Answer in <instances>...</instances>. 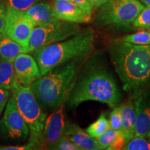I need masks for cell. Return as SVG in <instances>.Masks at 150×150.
<instances>
[{
  "mask_svg": "<svg viewBox=\"0 0 150 150\" xmlns=\"http://www.w3.org/2000/svg\"><path fill=\"white\" fill-rule=\"evenodd\" d=\"M114 109L110 113L109 116V127L110 129L122 131V121L119 106L113 108Z\"/></svg>",
  "mask_w": 150,
  "mask_h": 150,
  "instance_id": "cell-26",
  "label": "cell"
},
{
  "mask_svg": "<svg viewBox=\"0 0 150 150\" xmlns=\"http://www.w3.org/2000/svg\"><path fill=\"white\" fill-rule=\"evenodd\" d=\"M22 53H27V50L6 33H0V58L13 61L17 56Z\"/></svg>",
  "mask_w": 150,
  "mask_h": 150,
  "instance_id": "cell-17",
  "label": "cell"
},
{
  "mask_svg": "<svg viewBox=\"0 0 150 150\" xmlns=\"http://www.w3.org/2000/svg\"><path fill=\"white\" fill-rule=\"evenodd\" d=\"M109 52L125 91H132L150 83V44L134 45L115 39Z\"/></svg>",
  "mask_w": 150,
  "mask_h": 150,
  "instance_id": "cell-2",
  "label": "cell"
},
{
  "mask_svg": "<svg viewBox=\"0 0 150 150\" xmlns=\"http://www.w3.org/2000/svg\"><path fill=\"white\" fill-rule=\"evenodd\" d=\"M0 131L11 139H25L29 135V129L17 107L14 97L8 99L4 115L0 121Z\"/></svg>",
  "mask_w": 150,
  "mask_h": 150,
  "instance_id": "cell-8",
  "label": "cell"
},
{
  "mask_svg": "<svg viewBox=\"0 0 150 150\" xmlns=\"http://www.w3.org/2000/svg\"><path fill=\"white\" fill-rule=\"evenodd\" d=\"M14 97L17 107L29 129V142L37 149L38 140L42 130L47 115L41 108L30 86H24L15 80L11 89Z\"/></svg>",
  "mask_w": 150,
  "mask_h": 150,
  "instance_id": "cell-5",
  "label": "cell"
},
{
  "mask_svg": "<svg viewBox=\"0 0 150 150\" xmlns=\"http://www.w3.org/2000/svg\"><path fill=\"white\" fill-rule=\"evenodd\" d=\"M139 1L145 6H150V0H139Z\"/></svg>",
  "mask_w": 150,
  "mask_h": 150,
  "instance_id": "cell-33",
  "label": "cell"
},
{
  "mask_svg": "<svg viewBox=\"0 0 150 150\" xmlns=\"http://www.w3.org/2000/svg\"><path fill=\"white\" fill-rule=\"evenodd\" d=\"M123 149L150 150V142L145 137L135 136L127 142Z\"/></svg>",
  "mask_w": 150,
  "mask_h": 150,
  "instance_id": "cell-23",
  "label": "cell"
},
{
  "mask_svg": "<svg viewBox=\"0 0 150 150\" xmlns=\"http://www.w3.org/2000/svg\"><path fill=\"white\" fill-rule=\"evenodd\" d=\"M110 128L109 122L104 113H102L95 122L86 129L87 134L92 138H96Z\"/></svg>",
  "mask_w": 150,
  "mask_h": 150,
  "instance_id": "cell-19",
  "label": "cell"
},
{
  "mask_svg": "<svg viewBox=\"0 0 150 150\" xmlns=\"http://www.w3.org/2000/svg\"><path fill=\"white\" fill-rule=\"evenodd\" d=\"M108 0H88V1L90 3V4L91 5L92 8H99L101 7L103 4H104Z\"/></svg>",
  "mask_w": 150,
  "mask_h": 150,
  "instance_id": "cell-32",
  "label": "cell"
},
{
  "mask_svg": "<svg viewBox=\"0 0 150 150\" xmlns=\"http://www.w3.org/2000/svg\"><path fill=\"white\" fill-rule=\"evenodd\" d=\"M121 100L122 93L107 65L93 58L76 75L65 103L75 108L86 101H96L115 108Z\"/></svg>",
  "mask_w": 150,
  "mask_h": 150,
  "instance_id": "cell-1",
  "label": "cell"
},
{
  "mask_svg": "<svg viewBox=\"0 0 150 150\" xmlns=\"http://www.w3.org/2000/svg\"><path fill=\"white\" fill-rule=\"evenodd\" d=\"M63 111L64 103L46 117L38 140L37 149H46L49 145L56 142L61 137L65 136L67 122Z\"/></svg>",
  "mask_w": 150,
  "mask_h": 150,
  "instance_id": "cell-11",
  "label": "cell"
},
{
  "mask_svg": "<svg viewBox=\"0 0 150 150\" xmlns=\"http://www.w3.org/2000/svg\"><path fill=\"white\" fill-rule=\"evenodd\" d=\"M122 121V131L126 137L127 142L135 136L136 112L132 97H130L124 104L119 105Z\"/></svg>",
  "mask_w": 150,
  "mask_h": 150,
  "instance_id": "cell-15",
  "label": "cell"
},
{
  "mask_svg": "<svg viewBox=\"0 0 150 150\" xmlns=\"http://www.w3.org/2000/svg\"><path fill=\"white\" fill-rule=\"evenodd\" d=\"M52 7L54 17L62 21L76 24L88 23L91 21V15L70 0H54Z\"/></svg>",
  "mask_w": 150,
  "mask_h": 150,
  "instance_id": "cell-13",
  "label": "cell"
},
{
  "mask_svg": "<svg viewBox=\"0 0 150 150\" xmlns=\"http://www.w3.org/2000/svg\"><path fill=\"white\" fill-rule=\"evenodd\" d=\"M132 92L136 112L134 137H145L150 130V83Z\"/></svg>",
  "mask_w": 150,
  "mask_h": 150,
  "instance_id": "cell-10",
  "label": "cell"
},
{
  "mask_svg": "<svg viewBox=\"0 0 150 150\" xmlns=\"http://www.w3.org/2000/svg\"><path fill=\"white\" fill-rule=\"evenodd\" d=\"M83 59H74L59 65L31 84L30 87L41 106L54 110L65 103L70 86Z\"/></svg>",
  "mask_w": 150,
  "mask_h": 150,
  "instance_id": "cell-4",
  "label": "cell"
},
{
  "mask_svg": "<svg viewBox=\"0 0 150 150\" xmlns=\"http://www.w3.org/2000/svg\"><path fill=\"white\" fill-rule=\"evenodd\" d=\"M9 97V91L0 88V107L4 108Z\"/></svg>",
  "mask_w": 150,
  "mask_h": 150,
  "instance_id": "cell-31",
  "label": "cell"
},
{
  "mask_svg": "<svg viewBox=\"0 0 150 150\" xmlns=\"http://www.w3.org/2000/svg\"><path fill=\"white\" fill-rule=\"evenodd\" d=\"M127 143L126 137L124 134L123 131H121L118 136L115 138V140L112 142V143L108 147L107 149L108 150H120L123 149L125 147V145Z\"/></svg>",
  "mask_w": 150,
  "mask_h": 150,
  "instance_id": "cell-27",
  "label": "cell"
},
{
  "mask_svg": "<svg viewBox=\"0 0 150 150\" xmlns=\"http://www.w3.org/2000/svg\"><path fill=\"white\" fill-rule=\"evenodd\" d=\"M4 108H3V107H0V115H1V112H2V110H3Z\"/></svg>",
  "mask_w": 150,
  "mask_h": 150,
  "instance_id": "cell-35",
  "label": "cell"
},
{
  "mask_svg": "<svg viewBox=\"0 0 150 150\" xmlns=\"http://www.w3.org/2000/svg\"><path fill=\"white\" fill-rule=\"evenodd\" d=\"M40 0H8L7 6L14 10L24 12Z\"/></svg>",
  "mask_w": 150,
  "mask_h": 150,
  "instance_id": "cell-25",
  "label": "cell"
},
{
  "mask_svg": "<svg viewBox=\"0 0 150 150\" xmlns=\"http://www.w3.org/2000/svg\"><path fill=\"white\" fill-rule=\"evenodd\" d=\"M35 24L22 11L7 6L6 21L4 33L27 50Z\"/></svg>",
  "mask_w": 150,
  "mask_h": 150,
  "instance_id": "cell-9",
  "label": "cell"
},
{
  "mask_svg": "<svg viewBox=\"0 0 150 150\" xmlns=\"http://www.w3.org/2000/svg\"><path fill=\"white\" fill-rule=\"evenodd\" d=\"M145 7L139 0H108L97 13V24L103 27L127 28Z\"/></svg>",
  "mask_w": 150,
  "mask_h": 150,
  "instance_id": "cell-6",
  "label": "cell"
},
{
  "mask_svg": "<svg viewBox=\"0 0 150 150\" xmlns=\"http://www.w3.org/2000/svg\"><path fill=\"white\" fill-rule=\"evenodd\" d=\"M13 63L16 77L22 85L30 86L42 76L36 61L29 54H19Z\"/></svg>",
  "mask_w": 150,
  "mask_h": 150,
  "instance_id": "cell-12",
  "label": "cell"
},
{
  "mask_svg": "<svg viewBox=\"0 0 150 150\" xmlns=\"http://www.w3.org/2000/svg\"><path fill=\"white\" fill-rule=\"evenodd\" d=\"M1 150H29L35 149V145L29 142V143L23 145H11V146H0Z\"/></svg>",
  "mask_w": 150,
  "mask_h": 150,
  "instance_id": "cell-29",
  "label": "cell"
},
{
  "mask_svg": "<svg viewBox=\"0 0 150 150\" xmlns=\"http://www.w3.org/2000/svg\"><path fill=\"white\" fill-rule=\"evenodd\" d=\"M95 32L88 28L66 40L47 45L32 52L41 75L59 65L77 59L88 57L94 48Z\"/></svg>",
  "mask_w": 150,
  "mask_h": 150,
  "instance_id": "cell-3",
  "label": "cell"
},
{
  "mask_svg": "<svg viewBox=\"0 0 150 150\" xmlns=\"http://www.w3.org/2000/svg\"><path fill=\"white\" fill-rule=\"evenodd\" d=\"M80 31L78 24L58 19L49 23L35 26L30 37L28 53L47 45L66 40Z\"/></svg>",
  "mask_w": 150,
  "mask_h": 150,
  "instance_id": "cell-7",
  "label": "cell"
},
{
  "mask_svg": "<svg viewBox=\"0 0 150 150\" xmlns=\"http://www.w3.org/2000/svg\"><path fill=\"white\" fill-rule=\"evenodd\" d=\"M13 62L0 58V88L8 91L17 79Z\"/></svg>",
  "mask_w": 150,
  "mask_h": 150,
  "instance_id": "cell-18",
  "label": "cell"
},
{
  "mask_svg": "<svg viewBox=\"0 0 150 150\" xmlns=\"http://www.w3.org/2000/svg\"><path fill=\"white\" fill-rule=\"evenodd\" d=\"M120 131L109 128L102 135L95 138L97 145L101 149H106L115 140Z\"/></svg>",
  "mask_w": 150,
  "mask_h": 150,
  "instance_id": "cell-21",
  "label": "cell"
},
{
  "mask_svg": "<svg viewBox=\"0 0 150 150\" xmlns=\"http://www.w3.org/2000/svg\"><path fill=\"white\" fill-rule=\"evenodd\" d=\"M46 149L55 150H80L66 136H63L56 142L49 145Z\"/></svg>",
  "mask_w": 150,
  "mask_h": 150,
  "instance_id": "cell-24",
  "label": "cell"
},
{
  "mask_svg": "<svg viewBox=\"0 0 150 150\" xmlns=\"http://www.w3.org/2000/svg\"><path fill=\"white\" fill-rule=\"evenodd\" d=\"M120 40L134 45H145L150 44V30H142L134 33L125 35Z\"/></svg>",
  "mask_w": 150,
  "mask_h": 150,
  "instance_id": "cell-20",
  "label": "cell"
},
{
  "mask_svg": "<svg viewBox=\"0 0 150 150\" xmlns=\"http://www.w3.org/2000/svg\"><path fill=\"white\" fill-rule=\"evenodd\" d=\"M65 136L80 150H99L101 149L97 145L95 138H92L83 130L75 124L67 122Z\"/></svg>",
  "mask_w": 150,
  "mask_h": 150,
  "instance_id": "cell-14",
  "label": "cell"
},
{
  "mask_svg": "<svg viewBox=\"0 0 150 150\" xmlns=\"http://www.w3.org/2000/svg\"><path fill=\"white\" fill-rule=\"evenodd\" d=\"M133 27L142 30L150 29V6H145L132 23Z\"/></svg>",
  "mask_w": 150,
  "mask_h": 150,
  "instance_id": "cell-22",
  "label": "cell"
},
{
  "mask_svg": "<svg viewBox=\"0 0 150 150\" xmlns=\"http://www.w3.org/2000/svg\"><path fill=\"white\" fill-rule=\"evenodd\" d=\"M74 4H76L77 6L79 7L81 9H83L84 11H86L88 14L91 15L93 13V8H92L91 5L88 1V0H70Z\"/></svg>",
  "mask_w": 150,
  "mask_h": 150,
  "instance_id": "cell-30",
  "label": "cell"
},
{
  "mask_svg": "<svg viewBox=\"0 0 150 150\" xmlns=\"http://www.w3.org/2000/svg\"><path fill=\"white\" fill-rule=\"evenodd\" d=\"M7 6L0 1V33L4 32L6 21Z\"/></svg>",
  "mask_w": 150,
  "mask_h": 150,
  "instance_id": "cell-28",
  "label": "cell"
},
{
  "mask_svg": "<svg viewBox=\"0 0 150 150\" xmlns=\"http://www.w3.org/2000/svg\"><path fill=\"white\" fill-rule=\"evenodd\" d=\"M149 30H150V29H149Z\"/></svg>",
  "mask_w": 150,
  "mask_h": 150,
  "instance_id": "cell-36",
  "label": "cell"
},
{
  "mask_svg": "<svg viewBox=\"0 0 150 150\" xmlns=\"http://www.w3.org/2000/svg\"><path fill=\"white\" fill-rule=\"evenodd\" d=\"M23 13L33 22L35 26L49 23L57 19L54 16L52 6L45 2L38 1Z\"/></svg>",
  "mask_w": 150,
  "mask_h": 150,
  "instance_id": "cell-16",
  "label": "cell"
},
{
  "mask_svg": "<svg viewBox=\"0 0 150 150\" xmlns=\"http://www.w3.org/2000/svg\"><path fill=\"white\" fill-rule=\"evenodd\" d=\"M145 138H147V139L148 140V141L150 142V130L148 131V133L147 134V135H146V136H145Z\"/></svg>",
  "mask_w": 150,
  "mask_h": 150,
  "instance_id": "cell-34",
  "label": "cell"
}]
</instances>
